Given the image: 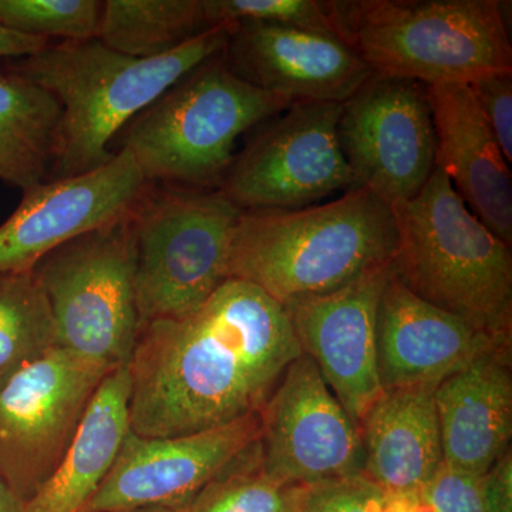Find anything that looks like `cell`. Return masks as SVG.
<instances>
[{"label": "cell", "instance_id": "1", "mask_svg": "<svg viewBox=\"0 0 512 512\" xmlns=\"http://www.w3.org/2000/svg\"><path fill=\"white\" fill-rule=\"evenodd\" d=\"M281 303L227 279L200 308L141 326L130 370V431L175 437L259 413L302 355Z\"/></svg>", "mask_w": 512, "mask_h": 512}, {"label": "cell", "instance_id": "26", "mask_svg": "<svg viewBox=\"0 0 512 512\" xmlns=\"http://www.w3.org/2000/svg\"><path fill=\"white\" fill-rule=\"evenodd\" d=\"M103 5L99 0H0V25L49 42L94 39Z\"/></svg>", "mask_w": 512, "mask_h": 512}, {"label": "cell", "instance_id": "31", "mask_svg": "<svg viewBox=\"0 0 512 512\" xmlns=\"http://www.w3.org/2000/svg\"><path fill=\"white\" fill-rule=\"evenodd\" d=\"M485 500L490 512H512L511 448L484 474Z\"/></svg>", "mask_w": 512, "mask_h": 512}, {"label": "cell", "instance_id": "30", "mask_svg": "<svg viewBox=\"0 0 512 512\" xmlns=\"http://www.w3.org/2000/svg\"><path fill=\"white\" fill-rule=\"evenodd\" d=\"M508 163H512V72L468 84Z\"/></svg>", "mask_w": 512, "mask_h": 512}, {"label": "cell", "instance_id": "12", "mask_svg": "<svg viewBox=\"0 0 512 512\" xmlns=\"http://www.w3.org/2000/svg\"><path fill=\"white\" fill-rule=\"evenodd\" d=\"M259 450L266 473L288 485L363 473L362 434L302 353L259 410Z\"/></svg>", "mask_w": 512, "mask_h": 512}, {"label": "cell", "instance_id": "5", "mask_svg": "<svg viewBox=\"0 0 512 512\" xmlns=\"http://www.w3.org/2000/svg\"><path fill=\"white\" fill-rule=\"evenodd\" d=\"M393 208L392 274L423 301L511 340V247L478 220L447 175L434 167L423 190Z\"/></svg>", "mask_w": 512, "mask_h": 512}, {"label": "cell", "instance_id": "15", "mask_svg": "<svg viewBox=\"0 0 512 512\" xmlns=\"http://www.w3.org/2000/svg\"><path fill=\"white\" fill-rule=\"evenodd\" d=\"M97 170L23 191L15 212L0 225V274L30 271L43 256L126 217L148 183L127 151Z\"/></svg>", "mask_w": 512, "mask_h": 512}, {"label": "cell", "instance_id": "13", "mask_svg": "<svg viewBox=\"0 0 512 512\" xmlns=\"http://www.w3.org/2000/svg\"><path fill=\"white\" fill-rule=\"evenodd\" d=\"M259 414L175 437L128 431L110 473L80 512L167 508L183 512L211 480L259 439Z\"/></svg>", "mask_w": 512, "mask_h": 512}, {"label": "cell", "instance_id": "21", "mask_svg": "<svg viewBox=\"0 0 512 512\" xmlns=\"http://www.w3.org/2000/svg\"><path fill=\"white\" fill-rule=\"evenodd\" d=\"M130 370L117 367L90 400L72 443L25 512H80L110 473L130 431Z\"/></svg>", "mask_w": 512, "mask_h": 512}, {"label": "cell", "instance_id": "25", "mask_svg": "<svg viewBox=\"0 0 512 512\" xmlns=\"http://www.w3.org/2000/svg\"><path fill=\"white\" fill-rule=\"evenodd\" d=\"M301 487L266 473L258 439L205 485L183 512H296Z\"/></svg>", "mask_w": 512, "mask_h": 512}, {"label": "cell", "instance_id": "35", "mask_svg": "<svg viewBox=\"0 0 512 512\" xmlns=\"http://www.w3.org/2000/svg\"><path fill=\"white\" fill-rule=\"evenodd\" d=\"M127 512H178L174 510H167V508H143V510H134Z\"/></svg>", "mask_w": 512, "mask_h": 512}, {"label": "cell", "instance_id": "14", "mask_svg": "<svg viewBox=\"0 0 512 512\" xmlns=\"http://www.w3.org/2000/svg\"><path fill=\"white\" fill-rule=\"evenodd\" d=\"M389 276L390 265L380 266L336 291L284 306L302 352L357 427L383 393L377 319Z\"/></svg>", "mask_w": 512, "mask_h": 512}, {"label": "cell", "instance_id": "2", "mask_svg": "<svg viewBox=\"0 0 512 512\" xmlns=\"http://www.w3.org/2000/svg\"><path fill=\"white\" fill-rule=\"evenodd\" d=\"M397 247L392 205L356 187L325 204L242 211L232 237L228 279L249 282L286 306L392 264Z\"/></svg>", "mask_w": 512, "mask_h": 512}, {"label": "cell", "instance_id": "33", "mask_svg": "<svg viewBox=\"0 0 512 512\" xmlns=\"http://www.w3.org/2000/svg\"><path fill=\"white\" fill-rule=\"evenodd\" d=\"M382 512H421L419 493L389 494Z\"/></svg>", "mask_w": 512, "mask_h": 512}, {"label": "cell", "instance_id": "34", "mask_svg": "<svg viewBox=\"0 0 512 512\" xmlns=\"http://www.w3.org/2000/svg\"><path fill=\"white\" fill-rule=\"evenodd\" d=\"M25 504L0 477V512H25Z\"/></svg>", "mask_w": 512, "mask_h": 512}, {"label": "cell", "instance_id": "11", "mask_svg": "<svg viewBox=\"0 0 512 512\" xmlns=\"http://www.w3.org/2000/svg\"><path fill=\"white\" fill-rule=\"evenodd\" d=\"M343 156L357 185L387 204L416 197L436 167V134L426 86L372 76L343 106Z\"/></svg>", "mask_w": 512, "mask_h": 512}, {"label": "cell", "instance_id": "7", "mask_svg": "<svg viewBox=\"0 0 512 512\" xmlns=\"http://www.w3.org/2000/svg\"><path fill=\"white\" fill-rule=\"evenodd\" d=\"M241 212L218 188L148 184L130 214L140 328L194 312L227 281Z\"/></svg>", "mask_w": 512, "mask_h": 512}, {"label": "cell", "instance_id": "16", "mask_svg": "<svg viewBox=\"0 0 512 512\" xmlns=\"http://www.w3.org/2000/svg\"><path fill=\"white\" fill-rule=\"evenodd\" d=\"M224 57L242 80L291 103H346L373 76L340 37L269 23L232 25Z\"/></svg>", "mask_w": 512, "mask_h": 512}, {"label": "cell", "instance_id": "10", "mask_svg": "<svg viewBox=\"0 0 512 512\" xmlns=\"http://www.w3.org/2000/svg\"><path fill=\"white\" fill-rule=\"evenodd\" d=\"M113 370L56 348L0 386V477L20 500L28 503L55 473Z\"/></svg>", "mask_w": 512, "mask_h": 512}, {"label": "cell", "instance_id": "9", "mask_svg": "<svg viewBox=\"0 0 512 512\" xmlns=\"http://www.w3.org/2000/svg\"><path fill=\"white\" fill-rule=\"evenodd\" d=\"M343 106L295 101L259 124L218 190L251 211L296 210L359 187L339 144Z\"/></svg>", "mask_w": 512, "mask_h": 512}, {"label": "cell", "instance_id": "8", "mask_svg": "<svg viewBox=\"0 0 512 512\" xmlns=\"http://www.w3.org/2000/svg\"><path fill=\"white\" fill-rule=\"evenodd\" d=\"M130 214L70 239L32 268L49 302L59 348L113 369L130 363L140 332Z\"/></svg>", "mask_w": 512, "mask_h": 512}, {"label": "cell", "instance_id": "28", "mask_svg": "<svg viewBox=\"0 0 512 512\" xmlns=\"http://www.w3.org/2000/svg\"><path fill=\"white\" fill-rule=\"evenodd\" d=\"M389 494L365 474L328 478L299 490L296 512H382Z\"/></svg>", "mask_w": 512, "mask_h": 512}, {"label": "cell", "instance_id": "6", "mask_svg": "<svg viewBox=\"0 0 512 512\" xmlns=\"http://www.w3.org/2000/svg\"><path fill=\"white\" fill-rule=\"evenodd\" d=\"M291 104L238 77L222 52L137 114L116 137L117 151L134 158L148 184L211 190L234 163L238 138Z\"/></svg>", "mask_w": 512, "mask_h": 512}, {"label": "cell", "instance_id": "4", "mask_svg": "<svg viewBox=\"0 0 512 512\" xmlns=\"http://www.w3.org/2000/svg\"><path fill=\"white\" fill-rule=\"evenodd\" d=\"M328 5L340 39L373 76L430 87L473 84L512 72L505 2L338 0Z\"/></svg>", "mask_w": 512, "mask_h": 512}, {"label": "cell", "instance_id": "17", "mask_svg": "<svg viewBox=\"0 0 512 512\" xmlns=\"http://www.w3.org/2000/svg\"><path fill=\"white\" fill-rule=\"evenodd\" d=\"M511 348L466 320L423 301L392 274L377 319V350L383 390L439 386L481 356Z\"/></svg>", "mask_w": 512, "mask_h": 512}, {"label": "cell", "instance_id": "18", "mask_svg": "<svg viewBox=\"0 0 512 512\" xmlns=\"http://www.w3.org/2000/svg\"><path fill=\"white\" fill-rule=\"evenodd\" d=\"M439 167L470 211L512 245L510 163L468 84L426 87Z\"/></svg>", "mask_w": 512, "mask_h": 512}, {"label": "cell", "instance_id": "23", "mask_svg": "<svg viewBox=\"0 0 512 512\" xmlns=\"http://www.w3.org/2000/svg\"><path fill=\"white\" fill-rule=\"evenodd\" d=\"M210 29L204 0H107L99 39L121 55L154 59Z\"/></svg>", "mask_w": 512, "mask_h": 512}, {"label": "cell", "instance_id": "29", "mask_svg": "<svg viewBox=\"0 0 512 512\" xmlns=\"http://www.w3.org/2000/svg\"><path fill=\"white\" fill-rule=\"evenodd\" d=\"M421 512H490L484 476L444 466L419 493Z\"/></svg>", "mask_w": 512, "mask_h": 512}, {"label": "cell", "instance_id": "19", "mask_svg": "<svg viewBox=\"0 0 512 512\" xmlns=\"http://www.w3.org/2000/svg\"><path fill=\"white\" fill-rule=\"evenodd\" d=\"M434 400L444 466L484 476L510 450L511 348L487 353L447 377L436 387Z\"/></svg>", "mask_w": 512, "mask_h": 512}, {"label": "cell", "instance_id": "3", "mask_svg": "<svg viewBox=\"0 0 512 512\" xmlns=\"http://www.w3.org/2000/svg\"><path fill=\"white\" fill-rule=\"evenodd\" d=\"M232 25L195 37L154 59L121 55L99 37L50 42L15 66L62 106L59 141L49 181L97 170L113 160L111 141L137 114L200 64L221 55Z\"/></svg>", "mask_w": 512, "mask_h": 512}, {"label": "cell", "instance_id": "22", "mask_svg": "<svg viewBox=\"0 0 512 512\" xmlns=\"http://www.w3.org/2000/svg\"><path fill=\"white\" fill-rule=\"evenodd\" d=\"M62 113L15 64L0 66V181L22 191L49 181Z\"/></svg>", "mask_w": 512, "mask_h": 512}, {"label": "cell", "instance_id": "32", "mask_svg": "<svg viewBox=\"0 0 512 512\" xmlns=\"http://www.w3.org/2000/svg\"><path fill=\"white\" fill-rule=\"evenodd\" d=\"M49 40L20 35L0 25V60L26 59L42 52Z\"/></svg>", "mask_w": 512, "mask_h": 512}, {"label": "cell", "instance_id": "27", "mask_svg": "<svg viewBox=\"0 0 512 512\" xmlns=\"http://www.w3.org/2000/svg\"><path fill=\"white\" fill-rule=\"evenodd\" d=\"M212 28L239 22L269 23L339 37L328 2L319 0H204Z\"/></svg>", "mask_w": 512, "mask_h": 512}, {"label": "cell", "instance_id": "24", "mask_svg": "<svg viewBox=\"0 0 512 512\" xmlns=\"http://www.w3.org/2000/svg\"><path fill=\"white\" fill-rule=\"evenodd\" d=\"M56 348L52 311L33 269L0 274V386Z\"/></svg>", "mask_w": 512, "mask_h": 512}, {"label": "cell", "instance_id": "20", "mask_svg": "<svg viewBox=\"0 0 512 512\" xmlns=\"http://www.w3.org/2000/svg\"><path fill=\"white\" fill-rule=\"evenodd\" d=\"M436 387L383 390L360 421L363 474L387 494L420 493L443 467Z\"/></svg>", "mask_w": 512, "mask_h": 512}]
</instances>
